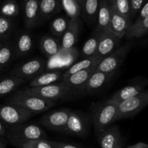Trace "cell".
Listing matches in <instances>:
<instances>
[{
	"mask_svg": "<svg viewBox=\"0 0 148 148\" xmlns=\"http://www.w3.org/2000/svg\"><path fill=\"white\" fill-rule=\"evenodd\" d=\"M148 33V17L145 18L138 23H133L130 31L126 36L129 40L138 38L145 36Z\"/></svg>",
	"mask_w": 148,
	"mask_h": 148,
	"instance_id": "cell-31",
	"label": "cell"
},
{
	"mask_svg": "<svg viewBox=\"0 0 148 148\" xmlns=\"http://www.w3.org/2000/svg\"><path fill=\"white\" fill-rule=\"evenodd\" d=\"M127 148H148V145L145 143L140 142V143H136V144L133 145L129 146Z\"/></svg>",
	"mask_w": 148,
	"mask_h": 148,
	"instance_id": "cell-40",
	"label": "cell"
},
{
	"mask_svg": "<svg viewBox=\"0 0 148 148\" xmlns=\"http://www.w3.org/2000/svg\"><path fill=\"white\" fill-rule=\"evenodd\" d=\"M46 132L41 127L36 124H19L9 128L7 139L11 144L31 141V140H46Z\"/></svg>",
	"mask_w": 148,
	"mask_h": 148,
	"instance_id": "cell-3",
	"label": "cell"
},
{
	"mask_svg": "<svg viewBox=\"0 0 148 148\" xmlns=\"http://www.w3.org/2000/svg\"><path fill=\"white\" fill-rule=\"evenodd\" d=\"M133 23L134 22L132 19L127 18L120 14L112 7L110 31L112 32L116 36L123 38L130 31Z\"/></svg>",
	"mask_w": 148,
	"mask_h": 148,
	"instance_id": "cell-17",
	"label": "cell"
},
{
	"mask_svg": "<svg viewBox=\"0 0 148 148\" xmlns=\"http://www.w3.org/2000/svg\"><path fill=\"white\" fill-rule=\"evenodd\" d=\"M80 31V18L70 20L69 27L62 38V49H70L78 40Z\"/></svg>",
	"mask_w": 148,
	"mask_h": 148,
	"instance_id": "cell-20",
	"label": "cell"
},
{
	"mask_svg": "<svg viewBox=\"0 0 148 148\" xmlns=\"http://www.w3.org/2000/svg\"><path fill=\"white\" fill-rule=\"evenodd\" d=\"M96 68H91L75 73L63 79L69 89V95L85 92V86L88 79L93 74Z\"/></svg>",
	"mask_w": 148,
	"mask_h": 148,
	"instance_id": "cell-9",
	"label": "cell"
},
{
	"mask_svg": "<svg viewBox=\"0 0 148 148\" xmlns=\"http://www.w3.org/2000/svg\"><path fill=\"white\" fill-rule=\"evenodd\" d=\"M71 111L72 110L67 108L52 111L43 116L38 123L49 130L64 132Z\"/></svg>",
	"mask_w": 148,
	"mask_h": 148,
	"instance_id": "cell-8",
	"label": "cell"
},
{
	"mask_svg": "<svg viewBox=\"0 0 148 148\" xmlns=\"http://www.w3.org/2000/svg\"><path fill=\"white\" fill-rule=\"evenodd\" d=\"M147 17H148V1L145 4V5L143 6V8L141 9V10H140V12H139L138 15H137V17L135 18L134 23H140V21L144 20V19L146 18Z\"/></svg>",
	"mask_w": 148,
	"mask_h": 148,
	"instance_id": "cell-37",
	"label": "cell"
},
{
	"mask_svg": "<svg viewBox=\"0 0 148 148\" xmlns=\"http://www.w3.org/2000/svg\"><path fill=\"white\" fill-rule=\"evenodd\" d=\"M78 2V4H79V5L80 6H82V2H83V1L84 0H76Z\"/></svg>",
	"mask_w": 148,
	"mask_h": 148,
	"instance_id": "cell-42",
	"label": "cell"
},
{
	"mask_svg": "<svg viewBox=\"0 0 148 148\" xmlns=\"http://www.w3.org/2000/svg\"><path fill=\"white\" fill-rule=\"evenodd\" d=\"M116 73H106L95 69L88 79L85 86V92L88 95L98 93L111 80Z\"/></svg>",
	"mask_w": 148,
	"mask_h": 148,
	"instance_id": "cell-15",
	"label": "cell"
},
{
	"mask_svg": "<svg viewBox=\"0 0 148 148\" xmlns=\"http://www.w3.org/2000/svg\"><path fill=\"white\" fill-rule=\"evenodd\" d=\"M23 1H24V0H23Z\"/></svg>",
	"mask_w": 148,
	"mask_h": 148,
	"instance_id": "cell-44",
	"label": "cell"
},
{
	"mask_svg": "<svg viewBox=\"0 0 148 148\" xmlns=\"http://www.w3.org/2000/svg\"><path fill=\"white\" fill-rule=\"evenodd\" d=\"M45 62L41 59H33L20 65L13 70L12 75L26 79H33L43 71Z\"/></svg>",
	"mask_w": 148,
	"mask_h": 148,
	"instance_id": "cell-10",
	"label": "cell"
},
{
	"mask_svg": "<svg viewBox=\"0 0 148 148\" xmlns=\"http://www.w3.org/2000/svg\"><path fill=\"white\" fill-rule=\"evenodd\" d=\"M147 106H148V90L119 103L117 121L121 119L135 116Z\"/></svg>",
	"mask_w": 148,
	"mask_h": 148,
	"instance_id": "cell-6",
	"label": "cell"
},
{
	"mask_svg": "<svg viewBox=\"0 0 148 148\" xmlns=\"http://www.w3.org/2000/svg\"><path fill=\"white\" fill-rule=\"evenodd\" d=\"M23 18L27 28L36 27L40 20L39 0H24L23 1Z\"/></svg>",
	"mask_w": 148,
	"mask_h": 148,
	"instance_id": "cell-14",
	"label": "cell"
},
{
	"mask_svg": "<svg viewBox=\"0 0 148 148\" xmlns=\"http://www.w3.org/2000/svg\"><path fill=\"white\" fill-rule=\"evenodd\" d=\"M14 56L20 58L30 53L33 47L31 35L26 31H20L16 35L14 40Z\"/></svg>",
	"mask_w": 148,
	"mask_h": 148,
	"instance_id": "cell-19",
	"label": "cell"
},
{
	"mask_svg": "<svg viewBox=\"0 0 148 148\" xmlns=\"http://www.w3.org/2000/svg\"><path fill=\"white\" fill-rule=\"evenodd\" d=\"M112 7L120 14L127 18H132L131 0H114L111 2Z\"/></svg>",
	"mask_w": 148,
	"mask_h": 148,
	"instance_id": "cell-34",
	"label": "cell"
},
{
	"mask_svg": "<svg viewBox=\"0 0 148 148\" xmlns=\"http://www.w3.org/2000/svg\"><path fill=\"white\" fill-rule=\"evenodd\" d=\"M88 129V120L77 111H72L66 124L65 134L69 135L85 137Z\"/></svg>",
	"mask_w": 148,
	"mask_h": 148,
	"instance_id": "cell-12",
	"label": "cell"
},
{
	"mask_svg": "<svg viewBox=\"0 0 148 148\" xmlns=\"http://www.w3.org/2000/svg\"><path fill=\"white\" fill-rule=\"evenodd\" d=\"M101 148H121L122 137L117 126H111L98 135Z\"/></svg>",
	"mask_w": 148,
	"mask_h": 148,
	"instance_id": "cell-13",
	"label": "cell"
},
{
	"mask_svg": "<svg viewBox=\"0 0 148 148\" xmlns=\"http://www.w3.org/2000/svg\"><path fill=\"white\" fill-rule=\"evenodd\" d=\"M101 35L93 32L92 36L87 40L84 43L82 49V53L85 58L97 56L98 43H99Z\"/></svg>",
	"mask_w": 148,
	"mask_h": 148,
	"instance_id": "cell-28",
	"label": "cell"
},
{
	"mask_svg": "<svg viewBox=\"0 0 148 148\" xmlns=\"http://www.w3.org/2000/svg\"><path fill=\"white\" fill-rule=\"evenodd\" d=\"M70 20L68 17H58L53 19L50 25V29L53 35L56 37L62 38L69 27Z\"/></svg>",
	"mask_w": 148,
	"mask_h": 148,
	"instance_id": "cell-29",
	"label": "cell"
},
{
	"mask_svg": "<svg viewBox=\"0 0 148 148\" xmlns=\"http://www.w3.org/2000/svg\"><path fill=\"white\" fill-rule=\"evenodd\" d=\"M33 115L35 114L25 108L11 103L3 106L0 110L1 121L10 127L23 124Z\"/></svg>",
	"mask_w": 148,
	"mask_h": 148,
	"instance_id": "cell-7",
	"label": "cell"
},
{
	"mask_svg": "<svg viewBox=\"0 0 148 148\" xmlns=\"http://www.w3.org/2000/svg\"><path fill=\"white\" fill-rule=\"evenodd\" d=\"M121 39L111 31L103 33L100 37L96 56L101 59L108 56L121 46Z\"/></svg>",
	"mask_w": 148,
	"mask_h": 148,
	"instance_id": "cell-11",
	"label": "cell"
},
{
	"mask_svg": "<svg viewBox=\"0 0 148 148\" xmlns=\"http://www.w3.org/2000/svg\"><path fill=\"white\" fill-rule=\"evenodd\" d=\"M51 144L53 145V148H78L76 146L73 145L71 144H67L64 143H59V142H54L51 141Z\"/></svg>",
	"mask_w": 148,
	"mask_h": 148,
	"instance_id": "cell-38",
	"label": "cell"
},
{
	"mask_svg": "<svg viewBox=\"0 0 148 148\" xmlns=\"http://www.w3.org/2000/svg\"><path fill=\"white\" fill-rule=\"evenodd\" d=\"M16 147L20 148H53L51 142L46 140H31L14 144Z\"/></svg>",
	"mask_w": 148,
	"mask_h": 148,
	"instance_id": "cell-35",
	"label": "cell"
},
{
	"mask_svg": "<svg viewBox=\"0 0 148 148\" xmlns=\"http://www.w3.org/2000/svg\"><path fill=\"white\" fill-rule=\"evenodd\" d=\"M5 124L1 121L0 122V137L7 138V134H8V130H7Z\"/></svg>",
	"mask_w": 148,
	"mask_h": 148,
	"instance_id": "cell-39",
	"label": "cell"
},
{
	"mask_svg": "<svg viewBox=\"0 0 148 148\" xmlns=\"http://www.w3.org/2000/svg\"><path fill=\"white\" fill-rule=\"evenodd\" d=\"M112 5L108 0H101L97 24L94 32L101 35L104 32L110 31Z\"/></svg>",
	"mask_w": 148,
	"mask_h": 148,
	"instance_id": "cell-16",
	"label": "cell"
},
{
	"mask_svg": "<svg viewBox=\"0 0 148 148\" xmlns=\"http://www.w3.org/2000/svg\"><path fill=\"white\" fill-rule=\"evenodd\" d=\"M10 102L11 104L20 106L34 114L44 112L54 104V101L43 99L37 95L25 92L23 90L14 93L10 98Z\"/></svg>",
	"mask_w": 148,
	"mask_h": 148,
	"instance_id": "cell-2",
	"label": "cell"
},
{
	"mask_svg": "<svg viewBox=\"0 0 148 148\" xmlns=\"http://www.w3.org/2000/svg\"><path fill=\"white\" fill-rule=\"evenodd\" d=\"M145 0H131V11L132 20L136 18L139 12L145 5Z\"/></svg>",
	"mask_w": 148,
	"mask_h": 148,
	"instance_id": "cell-36",
	"label": "cell"
},
{
	"mask_svg": "<svg viewBox=\"0 0 148 148\" xmlns=\"http://www.w3.org/2000/svg\"><path fill=\"white\" fill-rule=\"evenodd\" d=\"M63 79V74L59 71H53V72H45L39 75L30 82V86L31 88L35 87H42L46 85H52L57 83L56 82Z\"/></svg>",
	"mask_w": 148,
	"mask_h": 148,
	"instance_id": "cell-23",
	"label": "cell"
},
{
	"mask_svg": "<svg viewBox=\"0 0 148 148\" xmlns=\"http://www.w3.org/2000/svg\"><path fill=\"white\" fill-rule=\"evenodd\" d=\"M108 1H110V2H111H111H112V1H114V0H108Z\"/></svg>",
	"mask_w": 148,
	"mask_h": 148,
	"instance_id": "cell-43",
	"label": "cell"
},
{
	"mask_svg": "<svg viewBox=\"0 0 148 148\" xmlns=\"http://www.w3.org/2000/svg\"><path fill=\"white\" fill-rule=\"evenodd\" d=\"M62 10L65 12L69 20L78 19L80 17L81 6L76 0H61Z\"/></svg>",
	"mask_w": 148,
	"mask_h": 148,
	"instance_id": "cell-30",
	"label": "cell"
},
{
	"mask_svg": "<svg viewBox=\"0 0 148 148\" xmlns=\"http://www.w3.org/2000/svg\"><path fill=\"white\" fill-rule=\"evenodd\" d=\"M20 7L16 0H4L1 4V15L12 19L18 16Z\"/></svg>",
	"mask_w": 148,
	"mask_h": 148,
	"instance_id": "cell-32",
	"label": "cell"
},
{
	"mask_svg": "<svg viewBox=\"0 0 148 148\" xmlns=\"http://www.w3.org/2000/svg\"><path fill=\"white\" fill-rule=\"evenodd\" d=\"M147 84L148 81L147 79H143L139 82H135L132 85H127L124 88L119 90L110 98L119 103L122 101L130 99L141 93L144 91V88Z\"/></svg>",
	"mask_w": 148,
	"mask_h": 148,
	"instance_id": "cell-18",
	"label": "cell"
},
{
	"mask_svg": "<svg viewBox=\"0 0 148 148\" xmlns=\"http://www.w3.org/2000/svg\"><path fill=\"white\" fill-rule=\"evenodd\" d=\"M102 59L98 56H93V57L85 58L82 60L77 62L75 64L69 68L64 73H63V79L68 77L70 75H74L75 73L81 72V71L86 70V69H91V68H96Z\"/></svg>",
	"mask_w": 148,
	"mask_h": 148,
	"instance_id": "cell-22",
	"label": "cell"
},
{
	"mask_svg": "<svg viewBox=\"0 0 148 148\" xmlns=\"http://www.w3.org/2000/svg\"><path fill=\"white\" fill-rule=\"evenodd\" d=\"M14 30V22L12 19L4 16L0 17V42L10 40V36Z\"/></svg>",
	"mask_w": 148,
	"mask_h": 148,
	"instance_id": "cell-33",
	"label": "cell"
},
{
	"mask_svg": "<svg viewBox=\"0 0 148 148\" xmlns=\"http://www.w3.org/2000/svg\"><path fill=\"white\" fill-rule=\"evenodd\" d=\"M101 0H84L81 6L82 17L90 25L97 24Z\"/></svg>",
	"mask_w": 148,
	"mask_h": 148,
	"instance_id": "cell-21",
	"label": "cell"
},
{
	"mask_svg": "<svg viewBox=\"0 0 148 148\" xmlns=\"http://www.w3.org/2000/svg\"><path fill=\"white\" fill-rule=\"evenodd\" d=\"M14 56V41L11 40L0 42V68L4 70L10 63Z\"/></svg>",
	"mask_w": 148,
	"mask_h": 148,
	"instance_id": "cell-26",
	"label": "cell"
},
{
	"mask_svg": "<svg viewBox=\"0 0 148 148\" xmlns=\"http://www.w3.org/2000/svg\"><path fill=\"white\" fill-rule=\"evenodd\" d=\"M25 92L37 95L43 99L55 101L69 96V89L64 79L58 83L42 87L27 88L23 90Z\"/></svg>",
	"mask_w": 148,
	"mask_h": 148,
	"instance_id": "cell-4",
	"label": "cell"
},
{
	"mask_svg": "<svg viewBox=\"0 0 148 148\" xmlns=\"http://www.w3.org/2000/svg\"><path fill=\"white\" fill-rule=\"evenodd\" d=\"M40 49L47 56H53L59 53L62 49V45L55 38L44 36L40 39Z\"/></svg>",
	"mask_w": 148,
	"mask_h": 148,
	"instance_id": "cell-25",
	"label": "cell"
},
{
	"mask_svg": "<svg viewBox=\"0 0 148 148\" xmlns=\"http://www.w3.org/2000/svg\"><path fill=\"white\" fill-rule=\"evenodd\" d=\"M7 147V140L4 137H0V148Z\"/></svg>",
	"mask_w": 148,
	"mask_h": 148,
	"instance_id": "cell-41",
	"label": "cell"
},
{
	"mask_svg": "<svg viewBox=\"0 0 148 148\" xmlns=\"http://www.w3.org/2000/svg\"><path fill=\"white\" fill-rule=\"evenodd\" d=\"M40 19L46 20L56 14L62 9L61 0H39Z\"/></svg>",
	"mask_w": 148,
	"mask_h": 148,
	"instance_id": "cell-24",
	"label": "cell"
},
{
	"mask_svg": "<svg viewBox=\"0 0 148 148\" xmlns=\"http://www.w3.org/2000/svg\"><path fill=\"white\" fill-rule=\"evenodd\" d=\"M133 46L132 40L121 45L116 51L103 59L96 67V70L106 73H116Z\"/></svg>",
	"mask_w": 148,
	"mask_h": 148,
	"instance_id": "cell-5",
	"label": "cell"
},
{
	"mask_svg": "<svg viewBox=\"0 0 148 148\" xmlns=\"http://www.w3.org/2000/svg\"><path fill=\"white\" fill-rule=\"evenodd\" d=\"M119 103L111 98L97 108L93 115V125L96 134H100L117 121Z\"/></svg>",
	"mask_w": 148,
	"mask_h": 148,
	"instance_id": "cell-1",
	"label": "cell"
},
{
	"mask_svg": "<svg viewBox=\"0 0 148 148\" xmlns=\"http://www.w3.org/2000/svg\"><path fill=\"white\" fill-rule=\"evenodd\" d=\"M25 82V79L14 75L4 78L0 82V95L1 96L7 95Z\"/></svg>",
	"mask_w": 148,
	"mask_h": 148,
	"instance_id": "cell-27",
	"label": "cell"
}]
</instances>
